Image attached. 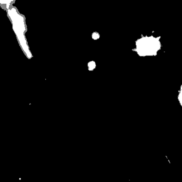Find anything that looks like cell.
<instances>
[{
  "instance_id": "3",
  "label": "cell",
  "mask_w": 182,
  "mask_h": 182,
  "mask_svg": "<svg viewBox=\"0 0 182 182\" xmlns=\"http://www.w3.org/2000/svg\"><path fill=\"white\" fill-rule=\"evenodd\" d=\"M182 86H181V88H180V90L179 91V94H178V101H179L180 102V103L181 104V105L182 106Z\"/></svg>"
},
{
  "instance_id": "4",
  "label": "cell",
  "mask_w": 182,
  "mask_h": 182,
  "mask_svg": "<svg viewBox=\"0 0 182 182\" xmlns=\"http://www.w3.org/2000/svg\"><path fill=\"white\" fill-rule=\"evenodd\" d=\"M92 37L93 40H98L99 38V35L97 33H94L93 34H92Z\"/></svg>"
},
{
  "instance_id": "2",
  "label": "cell",
  "mask_w": 182,
  "mask_h": 182,
  "mask_svg": "<svg viewBox=\"0 0 182 182\" xmlns=\"http://www.w3.org/2000/svg\"><path fill=\"white\" fill-rule=\"evenodd\" d=\"M88 70L90 71H92L94 69H95L96 68V64L95 62L93 61L89 62L88 63Z\"/></svg>"
},
{
  "instance_id": "1",
  "label": "cell",
  "mask_w": 182,
  "mask_h": 182,
  "mask_svg": "<svg viewBox=\"0 0 182 182\" xmlns=\"http://www.w3.org/2000/svg\"><path fill=\"white\" fill-rule=\"evenodd\" d=\"M160 45L158 44L157 39L145 40L143 38L139 40L134 50L139 56H155L160 50Z\"/></svg>"
}]
</instances>
